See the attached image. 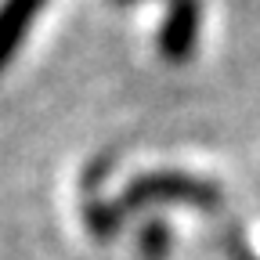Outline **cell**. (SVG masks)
Segmentation results:
<instances>
[{
  "mask_svg": "<svg viewBox=\"0 0 260 260\" xmlns=\"http://www.w3.org/2000/svg\"><path fill=\"white\" fill-rule=\"evenodd\" d=\"M83 220H87L90 235H94L98 242L119 235V228H123L116 206H112V203H102V199H87V203H83Z\"/></svg>",
  "mask_w": 260,
  "mask_h": 260,
  "instance_id": "5b68a950",
  "label": "cell"
},
{
  "mask_svg": "<svg viewBox=\"0 0 260 260\" xmlns=\"http://www.w3.org/2000/svg\"><path fill=\"white\" fill-rule=\"evenodd\" d=\"M148 203H184V206L213 213L220 206V188L188 170H152V174H141L130 181L112 206H116L119 220H126L138 206H148Z\"/></svg>",
  "mask_w": 260,
  "mask_h": 260,
  "instance_id": "6da1fadb",
  "label": "cell"
},
{
  "mask_svg": "<svg viewBox=\"0 0 260 260\" xmlns=\"http://www.w3.org/2000/svg\"><path fill=\"white\" fill-rule=\"evenodd\" d=\"M44 4L47 0H0V69H8L15 47L22 44L29 25L37 22Z\"/></svg>",
  "mask_w": 260,
  "mask_h": 260,
  "instance_id": "3957f363",
  "label": "cell"
},
{
  "mask_svg": "<svg viewBox=\"0 0 260 260\" xmlns=\"http://www.w3.org/2000/svg\"><path fill=\"white\" fill-rule=\"evenodd\" d=\"M112 4H134V0H112Z\"/></svg>",
  "mask_w": 260,
  "mask_h": 260,
  "instance_id": "8992f818",
  "label": "cell"
},
{
  "mask_svg": "<svg viewBox=\"0 0 260 260\" xmlns=\"http://www.w3.org/2000/svg\"><path fill=\"white\" fill-rule=\"evenodd\" d=\"M199 25H203V0H170L167 18L155 37L159 54L167 61H184L199 44Z\"/></svg>",
  "mask_w": 260,
  "mask_h": 260,
  "instance_id": "7a4b0ae2",
  "label": "cell"
},
{
  "mask_svg": "<svg viewBox=\"0 0 260 260\" xmlns=\"http://www.w3.org/2000/svg\"><path fill=\"white\" fill-rule=\"evenodd\" d=\"M170 249H174V232L167 228V220L152 217L138 232V253H141V260H167Z\"/></svg>",
  "mask_w": 260,
  "mask_h": 260,
  "instance_id": "277c9868",
  "label": "cell"
}]
</instances>
